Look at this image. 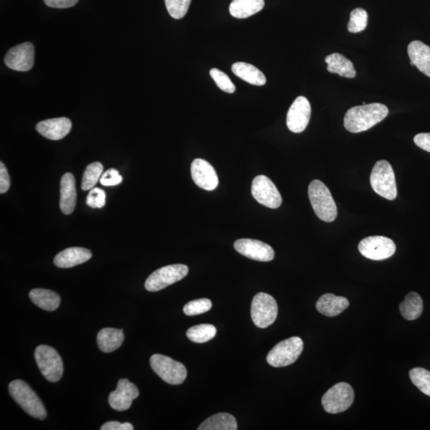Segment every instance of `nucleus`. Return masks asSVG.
Returning <instances> with one entry per match:
<instances>
[{"mask_svg": "<svg viewBox=\"0 0 430 430\" xmlns=\"http://www.w3.org/2000/svg\"><path fill=\"white\" fill-rule=\"evenodd\" d=\"M389 114L383 104L372 103L350 109L344 117V127L352 133L367 131L383 121Z\"/></svg>", "mask_w": 430, "mask_h": 430, "instance_id": "f257e3e1", "label": "nucleus"}, {"mask_svg": "<svg viewBox=\"0 0 430 430\" xmlns=\"http://www.w3.org/2000/svg\"><path fill=\"white\" fill-rule=\"evenodd\" d=\"M308 197L317 216L324 222L332 223L337 217V207L331 192L321 180L315 179L308 187Z\"/></svg>", "mask_w": 430, "mask_h": 430, "instance_id": "f03ea898", "label": "nucleus"}, {"mask_svg": "<svg viewBox=\"0 0 430 430\" xmlns=\"http://www.w3.org/2000/svg\"><path fill=\"white\" fill-rule=\"evenodd\" d=\"M9 393L25 412L34 418L44 420L47 412L34 389L22 380H14L9 384Z\"/></svg>", "mask_w": 430, "mask_h": 430, "instance_id": "7ed1b4c3", "label": "nucleus"}, {"mask_svg": "<svg viewBox=\"0 0 430 430\" xmlns=\"http://www.w3.org/2000/svg\"><path fill=\"white\" fill-rule=\"evenodd\" d=\"M370 182L378 196L388 200L396 199L398 191L394 170L387 161H379L374 164Z\"/></svg>", "mask_w": 430, "mask_h": 430, "instance_id": "20e7f679", "label": "nucleus"}, {"mask_svg": "<svg viewBox=\"0 0 430 430\" xmlns=\"http://www.w3.org/2000/svg\"><path fill=\"white\" fill-rule=\"evenodd\" d=\"M304 349L301 338L294 337L284 339L275 346L267 356V362L273 367H287L296 362Z\"/></svg>", "mask_w": 430, "mask_h": 430, "instance_id": "39448f33", "label": "nucleus"}, {"mask_svg": "<svg viewBox=\"0 0 430 430\" xmlns=\"http://www.w3.org/2000/svg\"><path fill=\"white\" fill-rule=\"evenodd\" d=\"M34 357L40 372L48 381L57 383L62 378L63 363L56 350L47 345H40L36 349Z\"/></svg>", "mask_w": 430, "mask_h": 430, "instance_id": "423d86ee", "label": "nucleus"}, {"mask_svg": "<svg viewBox=\"0 0 430 430\" xmlns=\"http://www.w3.org/2000/svg\"><path fill=\"white\" fill-rule=\"evenodd\" d=\"M150 364L153 371L167 383L182 384L187 378V369L183 363L163 354H153Z\"/></svg>", "mask_w": 430, "mask_h": 430, "instance_id": "0eeeda50", "label": "nucleus"}, {"mask_svg": "<svg viewBox=\"0 0 430 430\" xmlns=\"http://www.w3.org/2000/svg\"><path fill=\"white\" fill-rule=\"evenodd\" d=\"M354 393L351 385L339 383L324 394L322 405L324 411L329 414H339L352 407Z\"/></svg>", "mask_w": 430, "mask_h": 430, "instance_id": "6e6552de", "label": "nucleus"}, {"mask_svg": "<svg viewBox=\"0 0 430 430\" xmlns=\"http://www.w3.org/2000/svg\"><path fill=\"white\" fill-rule=\"evenodd\" d=\"M188 272V267L182 264H171L159 269L150 275L145 282V288L149 292L161 291L171 284L181 281Z\"/></svg>", "mask_w": 430, "mask_h": 430, "instance_id": "1a4fd4ad", "label": "nucleus"}, {"mask_svg": "<svg viewBox=\"0 0 430 430\" xmlns=\"http://www.w3.org/2000/svg\"><path fill=\"white\" fill-rule=\"evenodd\" d=\"M278 306L275 299L270 295L259 293L253 299L251 317L253 322L260 328L272 325L278 317Z\"/></svg>", "mask_w": 430, "mask_h": 430, "instance_id": "9d476101", "label": "nucleus"}, {"mask_svg": "<svg viewBox=\"0 0 430 430\" xmlns=\"http://www.w3.org/2000/svg\"><path fill=\"white\" fill-rule=\"evenodd\" d=\"M359 251L363 257L374 261H383L393 256L396 246L392 239L383 236H371L359 244Z\"/></svg>", "mask_w": 430, "mask_h": 430, "instance_id": "9b49d317", "label": "nucleus"}, {"mask_svg": "<svg viewBox=\"0 0 430 430\" xmlns=\"http://www.w3.org/2000/svg\"><path fill=\"white\" fill-rule=\"evenodd\" d=\"M253 197L263 206L277 209L281 206L282 198L275 184L266 176H258L253 180Z\"/></svg>", "mask_w": 430, "mask_h": 430, "instance_id": "f8f14e48", "label": "nucleus"}, {"mask_svg": "<svg viewBox=\"0 0 430 430\" xmlns=\"http://www.w3.org/2000/svg\"><path fill=\"white\" fill-rule=\"evenodd\" d=\"M311 104L304 97H298L290 106L286 124L290 131L301 133L307 128L311 117Z\"/></svg>", "mask_w": 430, "mask_h": 430, "instance_id": "ddd939ff", "label": "nucleus"}, {"mask_svg": "<svg viewBox=\"0 0 430 430\" xmlns=\"http://www.w3.org/2000/svg\"><path fill=\"white\" fill-rule=\"evenodd\" d=\"M10 69L16 71H29L34 67V47L31 43H24L10 49L4 58Z\"/></svg>", "mask_w": 430, "mask_h": 430, "instance_id": "4468645a", "label": "nucleus"}, {"mask_svg": "<svg viewBox=\"0 0 430 430\" xmlns=\"http://www.w3.org/2000/svg\"><path fill=\"white\" fill-rule=\"evenodd\" d=\"M234 249L243 256L255 261L270 262L274 258L273 249L258 240L242 238L234 242Z\"/></svg>", "mask_w": 430, "mask_h": 430, "instance_id": "2eb2a0df", "label": "nucleus"}, {"mask_svg": "<svg viewBox=\"0 0 430 430\" xmlns=\"http://www.w3.org/2000/svg\"><path fill=\"white\" fill-rule=\"evenodd\" d=\"M138 396L136 385L128 379H120L116 391L109 394V403L115 411H124L131 407L133 400Z\"/></svg>", "mask_w": 430, "mask_h": 430, "instance_id": "dca6fc26", "label": "nucleus"}, {"mask_svg": "<svg viewBox=\"0 0 430 430\" xmlns=\"http://www.w3.org/2000/svg\"><path fill=\"white\" fill-rule=\"evenodd\" d=\"M192 177L198 187L214 191L218 186V178L212 165L203 159H196L192 163Z\"/></svg>", "mask_w": 430, "mask_h": 430, "instance_id": "f3484780", "label": "nucleus"}, {"mask_svg": "<svg viewBox=\"0 0 430 430\" xmlns=\"http://www.w3.org/2000/svg\"><path fill=\"white\" fill-rule=\"evenodd\" d=\"M71 128V120L67 117L46 120V121L39 122L36 126V130L39 134L52 141H59L66 137Z\"/></svg>", "mask_w": 430, "mask_h": 430, "instance_id": "a211bd4d", "label": "nucleus"}, {"mask_svg": "<svg viewBox=\"0 0 430 430\" xmlns=\"http://www.w3.org/2000/svg\"><path fill=\"white\" fill-rule=\"evenodd\" d=\"M92 258L91 251L81 247H71L64 249L54 258L55 266L58 268H72L89 261Z\"/></svg>", "mask_w": 430, "mask_h": 430, "instance_id": "6ab92c4d", "label": "nucleus"}, {"mask_svg": "<svg viewBox=\"0 0 430 430\" xmlns=\"http://www.w3.org/2000/svg\"><path fill=\"white\" fill-rule=\"evenodd\" d=\"M77 203L76 183L71 173L65 174L60 190V208L65 214L73 212Z\"/></svg>", "mask_w": 430, "mask_h": 430, "instance_id": "aec40b11", "label": "nucleus"}, {"mask_svg": "<svg viewBox=\"0 0 430 430\" xmlns=\"http://www.w3.org/2000/svg\"><path fill=\"white\" fill-rule=\"evenodd\" d=\"M407 51L414 66L430 78V47L421 41H413L409 44Z\"/></svg>", "mask_w": 430, "mask_h": 430, "instance_id": "412c9836", "label": "nucleus"}, {"mask_svg": "<svg viewBox=\"0 0 430 430\" xmlns=\"http://www.w3.org/2000/svg\"><path fill=\"white\" fill-rule=\"evenodd\" d=\"M347 298L335 296L332 293L323 295L317 302V309L319 313L328 317L338 316L349 307Z\"/></svg>", "mask_w": 430, "mask_h": 430, "instance_id": "4be33fe9", "label": "nucleus"}, {"mask_svg": "<svg viewBox=\"0 0 430 430\" xmlns=\"http://www.w3.org/2000/svg\"><path fill=\"white\" fill-rule=\"evenodd\" d=\"M124 339L123 330L106 328L102 329L98 334V347L106 353L116 351L122 346Z\"/></svg>", "mask_w": 430, "mask_h": 430, "instance_id": "5701e85b", "label": "nucleus"}, {"mask_svg": "<svg viewBox=\"0 0 430 430\" xmlns=\"http://www.w3.org/2000/svg\"><path fill=\"white\" fill-rule=\"evenodd\" d=\"M325 63L328 64V71L337 73L339 76L348 78H354L357 76L353 63L343 55L334 53L325 58Z\"/></svg>", "mask_w": 430, "mask_h": 430, "instance_id": "b1692460", "label": "nucleus"}, {"mask_svg": "<svg viewBox=\"0 0 430 430\" xmlns=\"http://www.w3.org/2000/svg\"><path fill=\"white\" fill-rule=\"evenodd\" d=\"M232 72L243 81L253 86L262 87L267 83V78L259 69L247 63H236L232 66Z\"/></svg>", "mask_w": 430, "mask_h": 430, "instance_id": "393cba45", "label": "nucleus"}, {"mask_svg": "<svg viewBox=\"0 0 430 430\" xmlns=\"http://www.w3.org/2000/svg\"><path fill=\"white\" fill-rule=\"evenodd\" d=\"M30 298L37 306L46 311L53 312L56 310L61 302V298L52 290L34 288L30 292Z\"/></svg>", "mask_w": 430, "mask_h": 430, "instance_id": "a878e982", "label": "nucleus"}, {"mask_svg": "<svg viewBox=\"0 0 430 430\" xmlns=\"http://www.w3.org/2000/svg\"><path fill=\"white\" fill-rule=\"evenodd\" d=\"M264 0H234L229 5V13L234 18L247 19L261 12Z\"/></svg>", "mask_w": 430, "mask_h": 430, "instance_id": "bb28decb", "label": "nucleus"}, {"mask_svg": "<svg viewBox=\"0 0 430 430\" xmlns=\"http://www.w3.org/2000/svg\"><path fill=\"white\" fill-rule=\"evenodd\" d=\"M400 313L407 321H415L421 317L423 311V302L417 293L411 292L407 295L404 302L399 305Z\"/></svg>", "mask_w": 430, "mask_h": 430, "instance_id": "cd10ccee", "label": "nucleus"}, {"mask_svg": "<svg viewBox=\"0 0 430 430\" xmlns=\"http://www.w3.org/2000/svg\"><path fill=\"white\" fill-rule=\"evenodd\" d=\"M238 424L233 415L219 413L212 415L200 425L199 430H236Z\"/></svg>", "mask_w": 430, "mask_h": 430, "instance_id": "c85d7f7f", "label": "nucleus"}, {"mask_svg": "<svg viewBox=\"0 0 430 430\" xmlns=\"http://www.w3.org/2000/svg\"><path fill=\"white\" fill-rule=\"evenodd\" d=\"M217 329L212 324H199L189 328L187 337L190 341L196 343H204L216 336Z\"/></svg>", "mask_w": 430, "mask_h": 430, "instance_id": "c756f323", "label": "nucleus"}, {"mask_svg": "<svg viewBox=\"0 0 430 430\" xmlns=\"http://www.w3.org/2000/svg\"><path fill=\"white\" fill-rule=\"evenodd\" d=\"M104 171L103 165L99 162H95L88 165L82 177V189L88 191L95 187L102 176Z\"/></svg>", "mask_w": 430, "mask_h": 430, "instance_id": "7c9ffc66", "label": "nucleus"}, {"mask_svg": "<svg viewBox=\"0 0 430 430\" xmlns=\"http://www.w3.org/2000/svg\"><path fill=\"white\" fill-rule=\"evenodd\" d=\"M409 378L420 392L430 397V372L421 367L414 368L409 372Z\"/></svg>", "mask_w": 430, "mask_h": 430, "instance_id": "2f4dec72", "label": "nucleus"}, {"mask_svg": "<svg viewBox=\"0 0 430 430\" xmlns=\"http://www.w3.org/2000/svg\"><path fill=\"white\" fill-rule=\"evenodd\" d=\"M368 14L364 9L353 10L350 16L348 30L351 33H359L364 31L367 26Z\"/></svg>", "mask_w": 430, "mask_h": 430, "instance_id": "473e14b6", "label": "nucleus"}, {"mask_svg": "<svg viewBox=\"0 0 430 430\" xmlns=\"http://www.w3.org/2000/svg\"><path fill=\"white\" fill-rule=\"evenodd\" d=\"M192 0H165L168 12L173 19H180L186 16Z\"/></svg>", "mask_w": 430, "mask_h": 430, "instance_id": "72a5a7b5", "label": "nucleus"}, {"mask_svg": "<svg viewBox=\"0 0 430 430\" xmlns=\"http://www.w3.org/2000/svg\"><path fill=\"white\" fill-rule=\"evenodd\" d=\"M212 308V302L209 299L202 298L188 303L183 308V312L187 316L193 317L207 313Z\"/></svg>", "mask_w": 430, "mask_h": 430, "instance_id": "f704fd0d", "label": "nucleus"}, {"mask_svg": "<svg viewBox=\"0 0 430 430\" xmlns=\"http://www.w3.org/2000/svg\"><path fill=\"white\" fill-rule=\"evenodd\" d=\"M210 74H211V77L214 82L216 83L218 87L222 89L223 91L233 93L236 90V87H235L231 78H229L228 75L220 71V69L216 68L212 69L210 71Z\"/></svg>", "mask_w": 430, "mask_h": 430, "instance_id": "c9c22d12", "label": "nucleus"}, {"mask_svg": "<svg viewBox=\"0 0 430 430\" xmlns=\"http://www.w3.org/2000/svg\"><path fill=\"white\" fill-rule=\"evenodd\" d=\"M106 192L104 190L98 188H92L87 199V204L92 208H102L106 205Z\"/></svg>", "mask_w": 430, "mask_h": 430, "instance_id": "e433bc0d", "label": "nucleus"}, {"mask_svg": "<svg viewBox=\"0 0 430 430\" xmlns=\"http://www.w3.org/2000/svg\"><path fill=\"white\" fill-rule=\"evenodd\" d=\"M123 178L121 174H119L117 170L112 168L109 169L106 172L102 174L101 179H100V183L103 186L111 187L117 186L122 182Z\"/></svg>", "mask_w": 430, "mask_h": 430, "instance_id": "4c0bfd02", "label": "nucleus"}, {"mask_svg": "<svg viewBox=\"0 0 430 430\" xmlns=\"http://www.w3.org/2000/svg\"><path fill=\"white\" fill-rule=\"evenodd\" d=\"M10 177L3 162L0 163V193H6L10 188Z\"/></svg>", "mask_w": 430, "mask_h": 430, "instance_id": "58836bf2", "label": "nucleus"}, {"mask_svg": "<svg viewBox=\"0 0 430 430\" xmlns=\"http://www.w3.org/2000/svg\"><path fill=\"white\" fill-rule=\"evenodd\" d=\"M79 0H44L45 3L53 8H69L73 7Z\"/></svg>", "mask_w": 430, "mask_h": 430, "instance_id": "ea45409f", "label": "nucleus"}, {"mask_svg": "<svg viewBox=\"0 0 430 430\" xmlns=\"http://www.w3.org/2000/svg\"><path fill=\"white\" fill-rule=\"evenodd\" d=\"M414 142L420 148L430 152V133H420L414 138Z\"/></svg>", "mask_w": 430, "mask_h": 430, "instance_id": "a19ab883", "label": "nucleus"}, {"mask_svg": "<svg viewBox=\"0 0 430 430\" xmlns=\"http://www.w3.org/2000/svg\"><path fill=\"white\" fill-rule=\"evenodd\" d=\"M102 430H133V426L131 423L119 422H109L104 424L101 427Z\"/></svg>", "mask_w": 430, "mask_h": 430, "instance_id": "79ce46f5", "label": "nucleus"}]
</instances>
